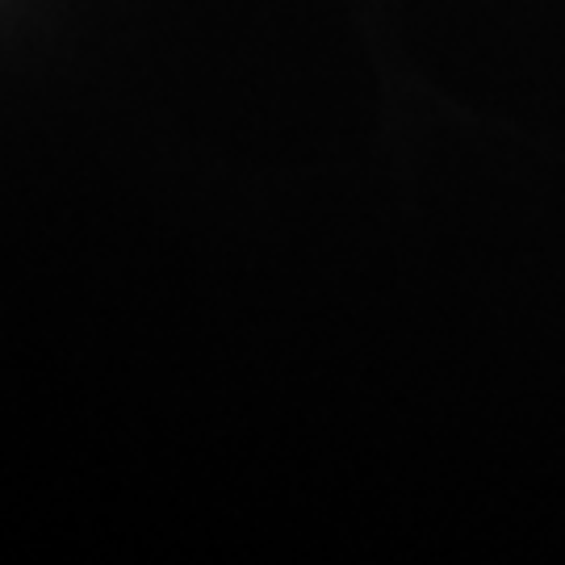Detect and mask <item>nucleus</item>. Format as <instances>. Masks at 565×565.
<instances>
[]
</instances>
